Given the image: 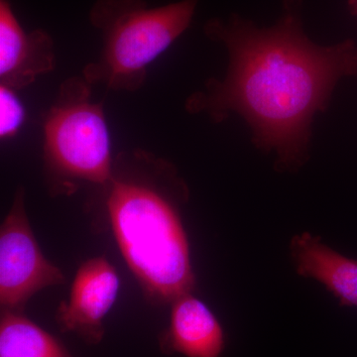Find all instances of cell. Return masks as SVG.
I'll use <instances>...</instances> for the list:
<instances>
[{"instance_id": "obj_3", "label": "cell", "mask_w": 357, "mask_h": 357, "mask_svg": "<svg viewBox=\"0 0 357 357\" xmlns=\"http://www.w3.org/2000/svg\"><path fill=\"white\" fill-rule=\"evenodd\" d=\"M199 0L149 7L145 0H96L89 21L102 33L98 60L84 67L91 86L135 91L147 69L190 27Z\"/></svg>"}, {"instance_id": "obj_12", "label": "cell", "mask_w": 357, "mask_h": 357, "mask_svg": "<svg viewBox=\"0 0 357 357\" xmlns=\"http://www.w3.org/2000/svg\"><path fill=\"white\" fill-rule=\"evenodd\" d=\"M349 9L354 15L357 16V0H349Z\"/></svg>"}, {"instance_id": "obj_4", "label": "cell", "mask_w": 357, "mask_h": 357, "mask_svg": "<svg viewBox=\"0 0 357 357\" xmlns=\"http://www.w3.org/2000/svg\"><path fill=\"white\" fill-rule=\"evenodd\" d=\"M44 156L50 172L63 181L107 185L114 175L112 140L102 105L91 98L84 77L61 84L45 115Z\"/></svg>"}, {"instance_id": "obj_10", "label": "cell", "mask_w": 357, "mask_h": 357, "mask_svg": "<svg viewBox=\"0 0 357 357\" xmlns=\"http://www.w3.org/2000/svg\"><path fill=\"white\" fill-rule=\"evenodd\" d=\"M0 357H70L57 340L16 312L2 311Z\"/></svg>"}, {"instance_id": "obj_1", "label": "cell", "mask_w": 357, "mask_h": 357, "mask_svg": "<svg viewBox=\"0 0 357 357\" xmlns=\"http://www.w3.org/2000/svg\"><path fill=\"white\" fill-rule=\"evenodd\" d=\"M300 10L301 0H285L280 20L268 28L237 15L208 21L204 32L227 47L229 69L222 81L211 79L187 102L190 112H206L217 122L230 112L241 115L256 144L276 152L283 169L302 165L314 114L340 77L357 73L356 45L312 43Z\"/></svg>"}, {"instance_id": "obj_7", "label": "cell", "mask_w": 357, "mask_h": 357, "mask_svg": "<svg viewBox=\"0 0 357 357\" xmlns=\"http://www.w3.org/2000/svg\"><path fill=\"white\" fill-rule=\"evenodd\" d=\"M56 65L53 39L45 30L26 32L8 0H0V84L20 91Z\"/></svg>"}, {"instance_id": "obj_8", "label": "cell", "mask_w": 357, "mask_h": 357, "mask_svg": "<svg viewBox=\"0 0 357 357\" xmlns=\"http://www.w3.org/2000/svg\"><path fill=\"white\" fill-rule=\"evenodd\" d=\"M162 349L187 357H220L225 335L215 314L191 293L173 302L170 326L161 340Z\"/></svg>"}, {"instance_id": "obj_5", "label": "cell", "mask_w": 357, "mask_h": 357, "mask_svg": "<svg viewBox=\"0 0 357 357\" xmlns=\"http://www.w3.org/2000/svg\"><path fill=\"white\" fill-rule=\"evenodd\" d=\"M64 283L62 271L44 257L33 236L21 189L0 229L2 311L17 312L42 289Z\"/></svg>"}, {"instance_id": "obj_2", "label": "cell", "mask_w": 357, "mask_h": 357, "mask_svg": "<svg viewBox=\"0 0 357 357\" xmlns=\"http://www.w3.org/2000/svg\"><path fill=\"white\" fill-rule=\"evenodd\" d=\"M107 211L121 255L145 292L171 303L195 285L189 244L175 206L153 178L115 174Z\"/></svg>"}, {"instance_id": "obj_6", "label": "cell", "mask_w": 357, "mask_h": 357, "mask_svg": "<svg viewBox=\"0 0 357 357\" xmlns=\"http://www.w3.org/2000/svg\"><path fill=\"white\" fill-rule=\"evenodd\" d=\"M119 289V275L107 259L96 257L83 263L73 282L69 302L59 307L61 330L76 333L89 344L100 342L103 319L114 306Z\"/></svg>"}, {"instance_id": "obj_9", "label": "cell", "mask_w": 357, "mask_h": 357, "mask_svg": "<svg viewBox=\"0 0 357 357\" xmlns=\"http://www.w3.org/2000/svg\"><path fill=\"white\" fill-rule=\"evenodd\" d=\"M290 249L301 276L323 283L340 305L357 307V260L335 252L309 232L294 236Z\"/></svg>"}, {"instance_id": "obj_11", "label": "cell", "mask_w": 357, "mask_h": 357, "mask_svg": "<svg viewBox=\"0 0 357 357\" xmlns=\"http://www.w3.org/2000/svg\"><path fill=\"white\" fill-rule=\"evenodd\" d=\"M16 89L0 84V138L14 137L25 121L26 110Z\"/></svg>"}]
</instances>
